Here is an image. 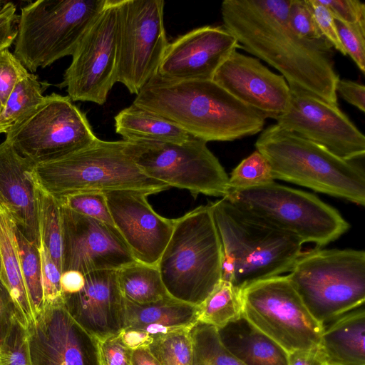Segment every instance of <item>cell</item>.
I'll return each mask as SVG.
<instances>
[{"instance_id": "6da1fadb", "label": "cell", "mask_w": 365, "mask_h": 365, "mask_svg": "<svg viewBox=\"0 0 365 365\" xmlns=\"http://www.w3.org/2000/svg\"><path fill=\"white\" fill-rule=\"evenodd\" d=\"M290 0H225L223 26L240 48L277 69L290 88L338 106L333 51L326 40L300 37L289 21Z\"/></svg>"}, {"instance_id": "7a4b0ae2", "label": "cell", "mask_w": 365, "mask_h": 365, "mask_svg": "<svg viewBox=\"0 0 365 365\" xmlns=\"http://www.w3.org/2000/svg\"><path fill=\"white\" fill-rule=\"evenodd\" d=\"M133 104L206 143L232 141L262 130L266 118L212 80L171 81L157 73Z\"/></svg>"}, {"instance_id": "3957f363", "label": "cell", "mask_w": 365, "mask_h": 365, "mask_svg": "<svg viewBox=\"0 0 365 365\" xmlns=\"http://www.w3.org/2000/svg\"><path fill=\"white\" fill-rule=\"evenodd\" d=\"M220 240L222 280L242 290L289 272L304 242L222 197L210 202Z\"/></svg>"}, {"instance_id": "277c9868", "label": "cell", "mask_w": 365, "mask_h": 365, "mask_svg": "<svg viewBox=\"0 0 365 365\" xmlns=\"http://www.w3.org/2000/svg\"><path fill=\"white\" fill-rule=\"evenodd\" d=\"M255 147L268 160L274 180L364 205L365 173L354 160H344L277 123L262 132Z\"/></svg>"}, {"instance_id": "5b68a950", "label": "cell", "mask_w": 365, "mask_h": 365, "mask_svg": "<svg viewBox=\"0 0 365 365\" xmlns=\"http://www.w3.org/2000/svg\"><path fill=\"white\" fill-rule=\"evenodd\" d=\"M126 141L98 139L63 158L35 164L37 186L58 201L83 192L136 190L150 195L170 187L145 175L125 151Z\"/></svg>"}, {"instance_id": "8992f818", "label": "cell", "mask_w": 365, "mask_h": 365, "mask_svg": "<svg viewBox=\"0 0 365 365\" xmlns=\"http://www.w3.org/2000/svg\"><path fill=\"white\" fill-rule=\"evenodd\" d=\"M222 253L210 204L174 219L157 267L174 299L199 306L222 280Z\"/></svg>"}, {"instance_id": "52a82bcc", "label": "cell", "mask_w": 365, "mask_h": 365, "mask_svg": "<svg viewBox=\"0 0 365 365\" xmlns=\"http://www.w3.org/2000/svg\"><path fill=\"white\" fill-rule=\"evenodd\" d=\"M108 0H38L21 9L14 56L30 72L72 56Z\"/></svg>"}, {"instance_id": "ba28073f", "label": "cell", "mask_w": 365, "mask_h": 365, "mask_svg": "<svg viewBox=\"0 0 365 365\" xmlns=\"http://www.w3.org/2000/svg\"><path fill=\"white\" fill-rule=\"evenodd\" d=\"M287 275L309 313L323 325L364 304V250L302 252Z\"/></svg>"}, {"instance_id": "9c48e42d", "label": "cell", "mask_w": 365, "mask_h": 365, "mask_svg": "<svg viewBox=\"0 0 365 365\" xmlns=\"http://www.w3.org/2000/svg\"><path fill=\"white\" fill-rule=\"evenodd\" d=\"M224 198L297 237L304 243L324 246L338 239L349 228V224L336 209L316 195L275 182L229 189Z\"/></svg>"}, {"instance_id": "30bf717a", "label": "cell", "mask_w": 365, "mask_h": 365, "mask_svg": "<svg viewBox=\"0 0 365 365\" xmlns=\"http://www.w3.org/2000/svg\"><path fill=\"white\" fill-rule=\"evenodd\" d=\"M125 151L148 177L199 194L225 197L229 177L207 143L192 137L184 143L126 141Z\"/></svg>"}, {"instance_id": "8fae6325", "label": "cell", "mask_w": 365, "mask_h": 365, "mask_svg": "<svg viewBox=\"0 0 365 365\" xmlns=\"http://www.w3.org/2000/svg\"><path fill=\"white\" fill-rule=\"evenodd\" d=\"M5 134V140L35 164L68 155L98 139L85 113L68 96L55 93Z\"/></svg>"}, {"instance_id": "7c38bea8", "label": "cell", "mask_w": 365, "mask_h": 365, "mask_svg": "<svg viewBox=\"0 0 365 365\" xmlns=\"http://www.w3.org/2000/svg\"><path fill=\"white\" fill-rule=\"evenodd\" d=\"M242 313L288 353L320 344L324 325L309 313L287 275L254 282L241 290Z\"/></svg>"}, {"instance_id": "4fadbf2b", "label": "cell", "mask_w": 365, "mask_h": 365, "mask_svg": "<svg viewBox=\"0 0 365 365\" xmlns=\"http://www.w3.org/2000/svg\"><path fill=\"white\" fill-rule=\"evenodd\" d=\"M118 82L137 95L158 72L168 41L163 0H116Z\"/></svg>"}, {"instance_id": "5bb4252c", "label": "cell", "mask_w": 365, "mask_h": 365, "mask_svg": "<svg viewBox=\"0 0 365 365\" xmlns=\"http://www.w3.org/2000/svg\"><path fill=\"white\" fill-rule=\"evenodd\" d=\"M118 82V10L116 0H108L101 14L72 55L61 87L73 101L103 105Z\"/></svg>"}, {"instance_id": "9a60e30c", "label": "cell", "mask_w": 365, "mask_h": 365, "mask_svg": "<svg viewBox=\"0 0 365 365\" xmlns=\"http://www.w3.org/2000/svg\"><path fill=\"white\" fill-rule=\"evenodd\" d=\"M290 90L289 106L276 119L277 125L344 160H356L364 157V135L338 106L296 89Z\"/></svg>"}, {"instance_id": "2e32d148", "label": "cell", "mask_w": 365, "mask_h": 365, "mask_svg": "<svg viewBox=\"0 0 365 365\" xmlns=\"http://www.w3.org/2000/svg\"><path fill=\"white\" fill-rule=\"evenodd\" d=\"M63 234L62 272L83 274L118 270L137 262L114 226L78 214L60 204Z\"/></svg>"}, {"instance_id": "e0dca14e", "label": "cell", "mask_w": 365, "mask_h": 365, "mask_svg": "<svg viewBox=\"0 0 365 365\" xmlns=\"http://www.w3.org/2000/svg\"><path fill=\"white\" fill-rule=\"evenodd\" d=\"M27 330L31 365H101L98 340L63 304L45 307Z\"/></svg>"}, {"instance_id": "ac0fdd59", "label": "cell", "mask_w": 365, "mask_h": 365, "mask_svg": "<svg viewBox=\"0 0 365 365\" xmlns=\"http://www.w3.org/2000/svg\"><path fill=\"white\" fill-rule=\"evenodd\" d=\"M105 195L114 226L134 259L157 265L172 235L174 219L158 214L146 193L122 190Z\"/></svg>"}, {"instance_id": "d6986e66", "label": "cell", "mask_w": 365, "mask_h": 365, "mask_svg": "<svg viewBox=\"0 0 365 365\" xmlns=\"http://www.w3.org/2000/svg\"><path fill=\"white\" fill-rule=\"evenodd\" d=\"M212 80L266 118L276 120L290 102L291 90L282 75L237 50L221 63Z\"/></svg>"}, {"instance_id": "ffe728a7", "label": "cell", "mask_w": 365, "mask_h": 365, "mask_svg": "<svg viewBox=\"0 0 365 365\" xmlns=\"http://www.w3.org/2000/svg\"><path fill=\"white\" fill-rule=\"evenodd\" d=\"M240 45L223 26H205L169 43L158 75L171 81H207Z\"/></svg>"}, {"instance_id": "44dd1931", "label": "cell", "mask_w": 365, "mask_h": 365, "mask_svg": "<svg viewBox=\"0 0 365 365\" xmlns=\"http://www.w3.org/2000/svg\"><path fill=\"white\" fill-rule=\"evenodd\" d=\"M84 276V285L80 291L63 294L66 309L98 340L120 333L124 327V298L116 271H96Z\"/></svg>"}, {"instance_id": "7402d4cb", "label": "cell", "mask_w": 365, "mask_h": 365, "mask_svg": "<svg viewBox=\"0 0 365 365\" xmlns=\"http://www.w3.org/2000/svg\"><path fill=\"white\" fill-rule=\"evenodd\" d=\"M35 163L21 155L6 140L0 143V205L17 228L40 245Z\"/></svg>"}, {"instance_id": "603a6c76", "label": "cell", "mask_w": 365, "mask_h": 365, "mask_svg": "<svg viewBox=\"0 0 365 365\" xmlns=\"http://www.w3.org/2000/svg\"><path fill=\"white\" fill-rule=\"evenodd\" d=\"M198 307L173 297L138 304L124 299V328L143 331L153 339L190 331L197 322Z\"/></svg>"}, {"instance_id": "cb8c5ba5", "label": "cell", "mask_w": 365, "mask_h": 365, "mask_svg": "<svg viewBox=\"0 0 365 365\" xmlns=\"http://www.w3.org/2000/svg\"><path fill=\"white\" fill-rule=\"evenodd\" d=\"M217 331L225 348L243 365H288V352L243 313Z\"/></svg>"}, {"instance_id": "d4e9b609", "label": "cell", "mask_w": 365, "mask_h": 365, "mask_svg": "<svg viewBox=\"0 0 365 365\" xmlns=\"http://www.w3.org/2000/svg\"><path fill=\"white\" fill-rule=\"evenodd\" d=\"M364 305L334 320L322 335L320 347L328 365H365Z\"/></svg>"}, {"instance_id": "484cf974", "label": "cell", "mask_w": 365, "mask_h": 365, "mask_svg": "<svg viewBox=\"0 0 365 365\" xmlns=\"http://www.w3.org/2000/svg\"><path fill=\"white\" fill-rule=\"evenodd\" d=\"M16 227L9 212L0 205V279L14 301L18 322L28 329L35 317L21 275Z\"/></svg>"}, {"instance_id": "4316f807", "label": "cell", "mask_w": 365, "mask_h": 365, "mask_svg": "<svg viewBox=\"0 0 365 365\" xmlns=\"http://www.w3.org/2000/svg\"><path fill=\"white\" fill-rule=\"evenodd\" d=\"M115 133L125 141L152 140L184 143L192 136L163 117L134 104L114 118Z\"/></svg>"}, {"instance_id": "83f0119b", "label": "cell", "mask_w": 365, "mask_h": 365, "mask_svg": "<svg viewBox=\"0 0 365 365\" xmlns=\"http://www.w3.org/2000/svg\"><path fill=\"white\" fill-rule=\"evenodd\" d=\"M116 272L119 289L125 300L146 304L172 297L164 286L157 265L135 262Z\"/></svg>"}, {"instance_id": "f1b7e54d", "label": "cell", "mask_w": 365, "mask_h": 365, "mask_svg": "<svg viewBox=\"0 0 365 365\" xmlns=\"http://www.w3.org/2000/svg\"><path fill=\"white\" fill-rule=\"evenodd\" d=\"M45 88L46 83L29 72L17 83L0 113V134L20 123L44 101Z\"/></svg>"}, {"instance_id": "f546056e", "label": "cell", "mask_w": 365, "mask_h": 365, "mask_svg": "<svg viewBox=\"0 0 365 365\" xmlns=\"http://www.w3.org/2000/svg\"><path fill=\"white\" fill-rule=\"evenodd\" d=\"M197 307V322L221 328L242 314L241 290L221 280Z\"/></svg>"}, {"instance_id": "4dcf8cb0", "label": "cell", "mask_w": 365, "mask_h": 365, "mask_svg": "<svg viewBox=\"0 0 365 365\" xmlns=\"http://www.w3.org/2000/svg\"><path fill=\"white\" fill-rule=\"evenodd\" d=\"M38 216L40 244L47 249L62 274L63 234L60 204L39 187Z\"/></svg>"}, {"instance_id": "1f68e13d", "label": "cell", "mask_w": 365, "mask_h": 365, "mask_svg": "<svg viewBox=\"0 0 365 365\" xmlns=\"http://www.w3.org/2000/svg\"><path fill=\"white\" fill-rule=\"evenodd\" d=\"M21 272L35 319L43 311L41 265L38 247L16 227Z\"/></svg>"}, {"instance_id": "d6a6232c", "label": "cell", "mask_w": 365, "mask_h": 365, "mask_svg": "<svg viewBox=\"0 0 365 365\" xmlns=\"http://www.w3.org/2000/svg\"><path fill=\"white\" fill-rule=\"evenodd\" d=\"M190 334L192 365H243L223 345L215 327L197 322Z\"/></svg>"}, {"instance_id": "836d02e7", "label": "cell", "mask_w": 365, "mask_h": 365, "mask_svg": "<svg viewBox=\"0 0 365 365\" xmlns=\"http://www.w3.org/2000/svg\"><path fill=\"white\" fill-rule=\"evenodd\" d=\"M190 331L172 333L153 339L148 348L160 365H192Z\"/></svg>"}, {"instance_id": "e575fe53", "label": "cell", "mask_w": 365, "mask_h": 365, "mask_svg": "<svg viewBox=\"0 0 365 365\" xmlns=\"http://www.w3.org/2000/svg\"><path fill=\"white\" fill-rule=\"evenodd\" d=\"M273 182L268 160L256 150L232 170L229 177V189L248 188Z\"/></svg>"}, {"instance_id": "d590c367", "label": "cell", "mask_w": 365, "mask_h": 365, "mask_svg": "<svg viewBox=\"0 0 365 365\" xmlns=\"http://www.w3.org/2000/svg\"><path fill=\"white\" fill-rule=\"evenodd\" d=\"M58 202L78 214L114 226L104 192H78L68 195Z\"/></svg>"}, {"instance_id": "8d00e7d4", "label": "cell", "mask_w": 365, "mask_h": 365, "mask_svg": "<svg viewBox=\"0 0 365 365\" xmlns=\"http://www.w3.org/2000/svg\"><path fill=\"white\" fill-rule=\"evenodd\" d=\"M41 281L43 293V309L63 304L61 287V272L51 257L47 249L40 244Z\"/></svg>"}, {"instance_id": "74e56055", "label": "cell", "mask_w": 365, "mask_h": 365, "mask_svg": "<svg viewBox=\"0 0 365 365\" xmlns=\"http://www.w3.org/2000/svg\"><path fill=\"white\" fill-rule=\"evenodd\" d=\"M0 350L4 356V365H31L28 330L17 319H15L9 334L0 346Z\"/></svg>"}, {"instance_id": "f35d334b", "label": "cell", "mask_w": 365, "mask_h": 365, "mask_svg": "<svg viewBox=\"0 0 365 365\" xmlns=\"http://www.w3.org/2000/svg\"><path fill=\"white\" fill-rule=\"evenodd\" d=\"M341 43L359 70L365 73V29L335 19Z\"/></svg>"}, {"instance_id": "ab89813d", "label": "cell", "mask_w": 365, "mask_h": 365, "mask_svg": "<svg viewBox=\"0 0 365 365\" xmlns=\"http://www.w3.org/2000/svg\"><path fill=\"white\" fill-rule=\"evenodd\" d=\"M289 21L300 37L313 41L326 40L318 29L307 0H290Z\"/></svg>"}, {"instance_id": "60d3db41", "label": "cell", "mask_w": 365, "mask_h": 365, "mask_svg": "<svg viewBox=\"0 0 365 365\" xmlns=\"http://www.w3.org/2000/svg\"><path fill=\"white\" fill-rule=\"evenodd\" d=\"M28 73L9 48L0 50V101L3 108L15 86Z\"/></svg>"}, {"instance_id": "b9f144b4", "label": "cell", "mask_w": 365, "mask_h": 365, "mask_svg": "<svg viewBox=\"0 0 365 365\" xmlns=\"http://www.w3.org/2000/svg\"><path fill=\"white\" fill-rule=\"evenodd\" d=\"M101 365H133V350L123 342L120 332L98 341Z\"/></svg>"}, {"instance_id": "7bdbcfd3", "label": "cell", "mask_w": 365, "mask_h": 365, "mask_svg": "<svg viewBox=\"0 0 365 365\" xmlns=\"http://www.w3.org/2000/svg\"><path fill=\"white\" fill-rule=\"evenodd\" d=\"M334 19L365 29V4L359 0H319Z\"/></svg>"}, {"instance_id": "ee69618b", "label": "cell", "mask_w": 365, "mask_h": 365, "mask_svg": "<svg viewBox=\"0 0 365 365\" xmlns=\"http://www.w3.org/2000/svg\"><path fill=\"white\" fill-rule=\"evenodd\" d=\"M318 29L324 39L344 56L346 52L341 43L336 30L335 19L329 10L319 0H307Z\"/></svg>"}, {"instance_id": "f6af8a7d", "label": "cell", "mask_w": 365, "mask_h": 365, "mask_svg": "<svg viewBox=\"0 0 365 365\" xmlns=\"http://www.w3.org/2000/svg\"><path fill=\"white\" fill-rule=\"evenodd\" d=\"M12 2H6L0 10V50L8 48L17 34L19 15Z\"/></svg>"}, {"instance_id": "bcb514c9", "label": "cell", "mask_w": 365, "mask_h": 365, "mask_svg": "<svg viewBox=\"0 0 365 365\" xmlns=\"http://www.w3.org/2000/svg\"><path fill=\"white\" fill-rule=\"evenodd\" d=\"M16 319L14 301L8 288L0 279V346L9 334Z\"/></svg>"}, {"instance_id": "7dc6e473", "label": "cell", "mask_w": 365, "mask_h": 365, "mask_svg": "<svg viewBox=\"0 0 365 365\" xmlns=\"http://www.w3.org/2000/svg\"><path fill=\"white\" fill-rule=\"evenodd\" d=\"M336 92L346 102L361 112L365 111V87L364 85L339 78L336 84Z\"/></svg>"}, {"instance_id": "c3c4849f", "label": "cell", "mask_w": 365, "mask_h": 365, "mask_svg": "<svg viewBox=\"0 0 365 365\" xmlns=\"http://www.w3.org/2000/svg\"><path fill=\"white\" fill-rule=\"evenodd\" d=\"M288 365H328V364L326 356L319 345L289 352Z\"/></svg>"}, {"instance_id": "681fc988", "label": "cell", "mask_w": 365, "mask_h": 365, "mask_svg": "<svg viewBox=\"0 0 365 365\" xmlns=\"http://www.w3.org/2000/svg\"><path fill=\"white\" fill-rule=\"evenodd\" d=\"M123 342L130 349L148 347L153 339L143 331L134 328H124L120 331Z\"/></svg>"}, {"instance_id": "f907efd6", "label": "cell", "mask_w": 365, "mask_h": 365, "mask_svg": "<svg viewBox=\"0 0 365 365\" xmlns=\"http://www.w3.org/2000/svg\"><path fill=\"white\" fill-rule=\"evenodd\" d=\"M85 276L78 271L68 270L62 272L61 287L63 294L78 292L84 285Z\"/></svg>"}, {"instance_id": "816d5d0a", "label": "cell", "mask_w": 365, "mask_h": 365, "mask_svg": "<svg viewBox=\"0 0 365 365\" xmlns=\"http://www.w3.org/2000/svg\"><path fill=\"white\" fill-rule=\"evenodd\" d=\"M133 365H160L148 347L138 349L132 353Z\"/></svg>"}, {"instance_id": "f5cc1de1", "label": "cell", "mask_w": 365, "mask_h": 365, "mask_svg": "<svg viewBox=\"0 0 365 365\" xmlns=\"http://www.w3.org/2000/svg\"><path fill=\"white\" fill-rule=\"evenodd\" d=\"M4 356L0 350V365H4Z\"/></svg>"}, {"instance_id": "db71d44e", "label": "cell", "mask_w": 365, "mask_h": 365, "mask_svg": "<svg viewBox=\"0 0 365 365\" xmlns=\"http://www.w3.org/2000/svg\"><path fill=\"white\" fill-rule=\"evenodd\" d=\"M6 3V1H0V10L2 9V7L4 6V5Z\"/></svg>"}, {"instance_id": "11a10c76", "label": "cell", "mask_w": 365, "mask_h": 365, "mask_svg": "<svg viewBox=\"0 0 365 365\" xmlns=\"http://www.w3.org/2000/svg\"><path fill=\"white\" fill-rule=\"evenodd\" d=\"M2 110H3V106H2L1 103V101H0V113H1Z\"/></svg>"}, {"instance_id": "9f6ffc18", "label": "cell", "mask_w": 365, "mask_h": 365, "mask_svg": "<svg viewBox=\"0 0 365 365\" xmlns=\"http://www.w3.org/2000/svg\"><path fill=\"white\" fill-rule=\"evenodd\" d=\"M1 257H0V274H1Z\"/></svg>"}]
</instances>
